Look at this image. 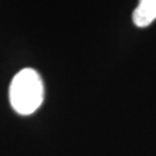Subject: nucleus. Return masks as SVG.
I'll use <instances>...</instances> for the list:
<instances>
[{"mask_svg": "<svg viewBox=\"0 0 156 156\" xmlns=\"http://www.w3.org/2000/svg\"><path fill=\"white\" fill-rule=\"evenodd\" d=\"M156 20V0H139L133 12V22L136 27L144 28Z\"/></svg>", "mask_w": 156, "mask_h": 156, "instance_id": "f03ea898", "label": "nucleus"}, {"mask_svg": "<svg viewBox=\"0 0 156 156\" xmlns=\"http://www.w3.org/2000/svg\"><path fill=\"white\" fill-rule=\"evenodd\" d=\"M9 101L13 109L22 115H31L44 101V84L37 71L23 68L13 78L9 87Z\"/></svg>", "mask_w": 156, "mask_h": 156, "instance_id": "f257e3e1", "label": "nucleus"}]
</instances>
